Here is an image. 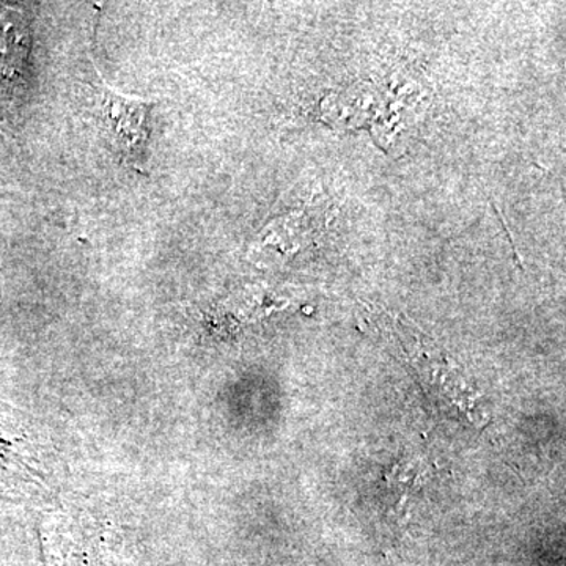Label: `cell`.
<instances>
[{
	"mask_svg": "<svg viewBox=\"0 0 566 566\" xmlns=\"http://www.w3.org/2000/svg\"><path fill=\"white\" fill-rule=\"evenodd\" d=\"M150 104L144 99L132 98L104 87L96 103V122L102 129L107 147L126 166L137 172H145Z\"/></svg>",
	"mask_w": 566,
	"mask_h": 566,
	"instance_id": "6da1fadb",
	"label": "cell"
},
{
	"mask_svg": "<svg viewBox=\"0 0 566 566\" xmlns=\"http://www.w3.org/2000/svg\"><path fill=\"white\" fill-rule=\"evenodd\" d=\"M31 54V31L20 11H0V80L21 76Z\"/></svg>",
	"mask_w": 566,
	"mask_h": 566,
	"instance_id": "7a4b0ae2",
	"label": "cell"
}]
</instances>
